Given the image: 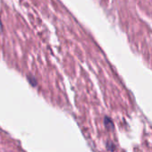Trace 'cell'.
<instances>
[{
  "instance_id": "1",
  "label": "cell",
  "mask_w": 152,
  "mask_h": 152,
  "mask_svg": "<svg viewBox=\"0 0 152 152\" xmlns=\"http://www.w3.org/2000/svg\"><path fill=\"white\" fill-rule=\"evenodd\" d=\"M28 79H29V82H31V83H32V85H33V86H35V85H36V83H36V81H33L35 78L31 77V76H28Z\"/></svg>"
},
{
  "instance_id": "2",
  "label": "cell",
  "mask_w": 152,
  "mask_h": 152,
  "mask_svg": "<svg viewBox=\"0 0 152 152\" xmlns=\"http://www.w3.org/2000/svg\"><path fill=\"white\" fill-rule=\"evenodd\" d=\"M3 31V25H2V23H1V20H0V33Z\"/></svg>"
}]
</instances>
